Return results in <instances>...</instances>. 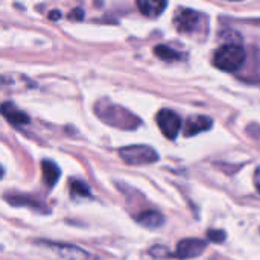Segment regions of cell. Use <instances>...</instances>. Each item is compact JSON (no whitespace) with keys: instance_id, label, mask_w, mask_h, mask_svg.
<instances>
[{"instance_id":"cell-1","label":"cell","mask_w":260,"mask_h":260,"mask_svg":"<svg viewBox=\"0 0 260 260\" xmlns=\"http://www.w3.org/2000/svg\"><path fill=\"white\" fill-rule=\"evenodd\" d=\"M96 114L105 123L116 126V128H122V129H134L140 123V120L134 114H131L128 110L114 104H107L105 107H102L101 104L96 105Z\"/></svg>"},{"instance_id":"cell-2","label":"cell","mask_w":260,"mask_h":260,"mask_svg":"<svg viewBox=\"0 0 260 260\" xmlns=\"http://www.w3.org/2000/svg\"><path fill=\"white\" fill-rule=\"evenodd\" d=\"M245 61V49L238 43L222 44L213 55V64L224 72L238 70Z\"/></svg>"},{"instance_id":"cell-3","label":"cell","mask_w":260,"mask_h":260,"mask_svg":"<svg viewBox=\"0 0 260 260\" xmlns=\"http://www.w3.org/2000/svg\"><path fill=\"white\" fill-rule=\"evenodd\" d=\"M120 158L126 165L133 166H142V165H151L158 161V154L154 148L148 145H129L119 151Z\"/></svg>"},{"instance_id":"cell-4","label":"cell","mask_w":260,"mask_h":260,"mask_svg":"<svg viewBox=\"0 0 260 260\" xmlns=\"http://www.w3.org/2000/svg\"><path fill=\"white\" fill-rule=\"evenodd\" d=\"M157 125L166 139H175L177 134L183 128V120L178 113H175L174 110L165 108V110H160L157 114Z\"/></svg>"},{"instance_id":"cell-5","label":"cell","mask_w":260,"mask_h":260,"mask_svg":"<svg viewBox=\"0 0 260 260\" xmlns=\"http://www.w3.org/2000/svg\"><path fill=\"white\" fill-rule=\"evenodd\" d=\"M40 245L46 247L53 257L58 260H88L90 254L76 247V245H69V244H53V242H40Z\"/></svg>"},{"instance_id":"cell-6","label":"cell","mask_w":260,"mask_h":260,"mask_svg":"<svg viewBox=\"0 0 260 260\" xmlns=\"http://www.w3.org/2000/svg\"><path fill=\"white\" fill-rule=\"evenodd\" d=\"M206 247H207V244L201 239H193V238L183 239L178 242L175 253H174V257H177V259H193V257L201 256L204 253Z\"/></svg>"},{"instance_id":"cell-7","label":"cell","mask_w":260,"mask_h":260,"mask_svg":"<svg viewBox=\"0 0 260 260\" xmlns=\"http://www.w3.org/2000/svg\"><path fill=\"white\" fill-rule=\"evenodd\" d=\"M200 12L193 9H180L175 17V26L180 32H193L200 24Z\"/></svg>"},{"instance_id":"cell-8","label":"cell","mask_w":260,"mask_h":260,"mask_svg":"<svg viewBox=\"0 0 260 260\" xmlns=\"http://www.w3.org/2000/svg\"><path fill=\"white\" fill-rule=\"evenodd\" d=\"M212 128V119L207 116H201V114H195L186 119L184 125H183V134L190 137L195 134H200L203 131H207Z\"/></svg>"},{"instance_id":"cell-9","label":"cell","mask_w":260,"mask_h":260,"mask_svg":"<svg viewBox=\"0 0 260 260\" xmlns=\"http://www.w3.org/2000/svg\"><path fill=\"white\" fill-rule=\"evenodd\" d=\"M2 114H3V117H5L9 123H12V125H15V126H21V125L29 123V116H27L26 113L20 111V110H18L14 104H11V102H5V104L2 105Z\"/></svg>"},{"instance_id":"cell-10","label":"cell","mask_w":260,"mask_h":260,"mask_svg":"<svg viewBox=\"0 0 260 260\" xmlns=\"http://www.w3.org/2000/svg\"><path fill=\"white\" fill-rule=\"evenodd\" d=\"M136 221L145 229H158L165 224V216L157 210H145L136 216Z\"/></svg>"},{"instance_id":"cell-11","label":"cell","mask_w":260,"mask_h":260,"mask_svg":"<svg viewBox=\"0 0 260 260\" xmlns=\"http://www.w3.org/2000/svg\"><path fill=\"white\" fill-rule=\"evenodd\" d=\"M41 171H43V180H44L46 186L53 187L58 183L59 177H61V171L56 166V163H53L52 160H43Z\"/></svg>"},{"instance_id":"cell-12","label":"cell","mask_w":260,"mask_h":260,"mask_svg":"<svg viewBox=\"0 0 260 260\" xmlns=\"http://www.w3.org/2000/svg\"><path fill=\"white\" fill-rule=\"evenodd\" d=\"M168 6L166 2H155V0H139L137 2V8L140 9V12L146 17H158L165 8Z\"/></svg>"},{"instance_id":"cell-13","label":"cell","mask_w":260,"mask_h":260,"mask_svg":"<svg viewBox=\"0 0 260 260\" xmlns=\"http://www.w3.org/2000/svg\"><path fill=\"white\" fill-rule=\"evenodd\" d=\"M154 53L158 58H161L163 61H177V59H180V53L175 49H172L169 46H165V44L155 46L154 47Z\"/></svg>"},{"instance_id":"cell-14","label":"cell","mask_w":260,"mask_h":260,"mask_svg":"<svg viewBox=\"0 0 260 260\" xmlns=\"http://www.w3.org/2000/svg\"><path fill=\"white\" fill-rule=\"evenodd\" d=\"M70 189H72V195H76V197H90V189L85 183L82 181H72L70 183Z\"/></svg>"},{"instance_id":"cell-15","label":"cell","mask_w":260,"mask_h":260,"mask_svg":"<svg viewBox=\"0 0 260 260\" xmlns=\"http://www.w3.org/2000/svg\"><path fill=\"white\" fill-rule=\"evenodd\" d=\"M6 200H8L11 204H17V206H21V204L24 206V204H26V206H30V207L35 209V210H40V207H44V206L40 204L38 201H30L29 198H23V197H21V198H8V197H6Z\"/></svg>"},{"instance_id":"cell-16","label":"cell","mask_w":260,"mask_h":260,"mask_svg":"<svg viewBox=\"0 0 260 260\" xmlns=\"http://www.w3.org/2000/svg\"><path fill=\"white\" fill-rule=\"evenodd\" d=\"M225 233L222 230H209L207 232V239L215 242V244H219V242H224L225 241Z\"/></svg>"},{"instance_id":"cell-17","label":"cell","mask_w":260,"mask_h":260,"mask_svg":"<svg viewBox=\"0 0 260 260\" xmlns=\"http://www.w3.org/2000/svg\"><path fill=\"white\" fill-rule=\"evenodd\" d=\"M69 18L70 20H82L84 18V11L81 8H76L72 11V14H69Z\"/></svg>"},{"instance_id":"cell-18","label":"cell","mask_w":260,"mask_h":260,"mask_svg":"<svg viewBox=\"0 0 260 260\" xmlns=\"http://www.w3.org/2000/svg\"><path fill=\"white\" fill-rule=\"evenodd\" d=\"M59 17H61V12H59V11H56V9H55V11H52V12H49V18H50V20H58Z\"/></svg>"}]
</instances>
